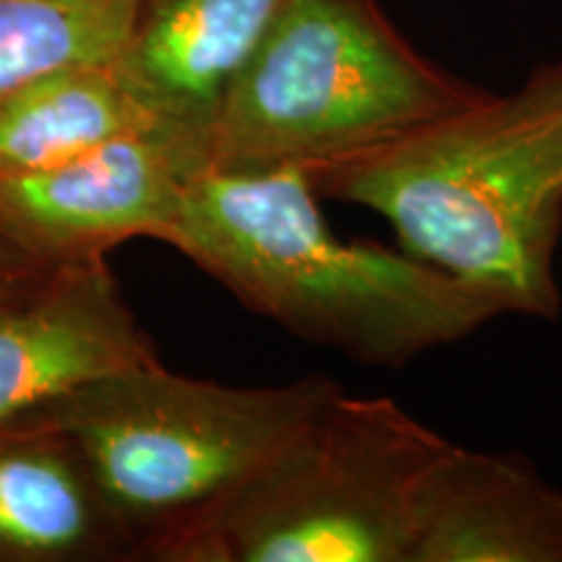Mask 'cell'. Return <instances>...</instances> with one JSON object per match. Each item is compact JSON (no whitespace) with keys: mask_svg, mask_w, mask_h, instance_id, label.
Instances as JSON below:
<instances>
[{"mask_svg":"<svg viewBox=\"0 0 562 562\" xmlns=\"http://www.w3.org/2000/svg\"><path fill=\"white\" fill-rule=\"evenodd\" d=\"M305 172L321 199L378 214L406 252L487 294L503 315L560 318L562 63Z\"/></svg>","mask_w":562,"mask_h":562,"instance_id":"6da1fadb","label":"cell"},{"mask_svg":"<svg viewBox=\"0 0 562 562\" xmlns=\"http://www.w3.org/2000/svg\"><path fill=\"white\" fill-rule=\"evenodd\" d=\"M165 243L248 311L362 368H406L503 315L487 294L402 245L344 240L307 172L292 165L206 167Z\"/></svg>","mask_w":562,"mask_h":562,"instance_id":"7a4b0ae2","label":"cell"},{"mask_svg":"<svg viewBox=\"0 0 562 562\" xmlns=\"http://www.w3.org/2000/svg\"><path fill=\"white\" fill-rule=\"evenodd\" d=\"M339 391L328 375L229 385L154 364L83 383L24 414L70 440L136 544V562H165Z\"/></svg>","mask_w":562,"mask_h":562,"instance_id":"3957f363","label":"cell"},{"mask_svg":"<svg viewBox=\"0 0 562 562\" xmlns=\"http://www.w3.org/2000/svg\"><path fill=\"white\" fill-rule=\"evenodd\" d=\"M484 91L427 60L378 0H281L209 131V167H313L378 149Z\"/></svg>","mask_w":562,"mask_h":562,"instance_id":"277c9868","label":"cell"},{"mask_svg":"<svg viewBox=\"0 0 562 562\" xmlns=\"http://www.w3.org/2000/svg\"><path fill=\"white\" fill-rule=\"evenodd\" d=\"M451 440L339 391L165 562H412L422 484Z\"/></svg>","mask_w":562,"mask_h":562,"instance_id":"5b68a950","label":"cell"},{"mask_svg":"<svg viewBox=\"0 0 562 562\" xmlns=\"http://www.w3.org/2000/svg\"><path fill=\"white\" fill-rule=\"evenodd\" d=\"M206 167L201 138L167 125L133 133L53 170L0 178V229L55 266L104 258L133 237L165 243Z\"/></svg>","mask_w":562,"mask_h":562,"instance_id":"8992f818","label":"cell"},{"mask_svg":"<svg viewBox=\"0 0 562 562\" xmlns=\"http://www.w3.org/2000/svg\"><path fill=\"white\" fill-rule=\"evenodd\" d=\"M161 364L104 258L0 300V422L100 378Z\"/></svg>","mask_w":562,"mask_h":562,"instance_id":"52a82bcc","label":"cell"},{"mask_svg":"<svg viewBox=\"0 0 562 562\" xmlns=\"http://www.w3.org/2000/svg\"><path fill=\"white\" fill-rule=\"evenodd\" d=\"M412 562H562V490L524 453L451 442L422 484Z\"/></svg>","mask_w":562,"mask_h":562,"instance_id":"ba28073f","label":"cell"},{"mask_svg":"<svg viewBox=\"0 0 562 562\" xmlns=\"http://www.w3.org/2000/svg\"><path fill=\"white\" fill-rule=\"evenodd\" d=\"M281 0H138L117 74L170 128L201 138Z\"/></svg>","mask_w":562,"mask_h":562,"instance_id":"9c48e42d","label":"cell"},{"mask_svg":"<svg viewBox=\"0 0 562 562\" xmlns=\"http://www.w3.org/2000/svg\"><path fill=\"white\" fill-rule=\"evenodd\" d=\"M0 562H136L81 456L32 414L0 422Z\"/></svg>","mask_w":562,"mask_h":562,"instance_id":"30bf717a","label":"cell"},{"mask_svg":"<svg viewBox=\"0 0 562 562\" xmlns=\"http://www.w3.org/2000/svg\"><path fill=\"white\" fill-rule=\"evenodd\" d=\"M159 125L165 123L136 100L115 63L53 70L0 102V178L53 170L108 140Z\"/></svg>","mask_w":562,"mask_h":562,"instance_id":"8fae6325","label":"cell"},{"mask_svg":"<svg viewBox=\"0 0 562 562\" xmlns=\"http://www.w3.org/2000/svg\"><path fill=\"white\" fill-rule=\"evenodd\" d=\"M138 0H0V102L40 76L115 63Z\"/></svg>","mask_w":562,"mask_h":562,"instance_id":"7c38bea8","label":"cell"},{"mask_svg":"<svg viewBox=\"0 0 562 562\" xmlns=\"http://www.w3.org/2000/svg\"><path fill=\"white\" fill-rule=\"evenodd\" d=\"M53 269L55 263H47L32 256V252H26L0 229V300L26 290V286H32L34 281H40Z\"/></svg>","mask_w":562,"mask_h":562,"instance_id":"4fadbf2b","label":"cell"}]
</instances>
